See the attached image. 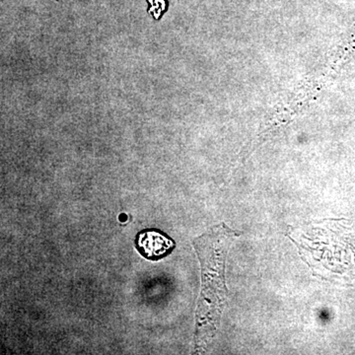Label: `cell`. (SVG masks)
<instances>
[{"mask_svg":"<svg viewBox=\"0 0 355 355\" xmlns=\"http://www.w3.org/2000/svg\"><path fill=\"white\" fill-rule=\"evenodd\" d=\"M137 245L146 258L157 261L173 251L175 243L169 237L156 230L142 231L137 235Z\"/></svg>","mask_w":355,"mask_h":355,"instance_id":"cell-2","label":"cell"},{"mask_svg":"<svg viewBox=\"0 0 355 355\" xmlns=\"http://www.w3.org/2000/svg\"><path fill=\"white\" fill-rule=\"evenodd\" d=\"M237 235H239L238 232L222 223L193 240V245L202 268V291L196 315L197 352L207 349L218 330L228 295L226 254L231 241Z\"/></svg>","mask_w":355,"mask_h":355,"instance_id":"cell-1","label":"cell"},{"mask_svg":"<svg viewBox=\"0 0 355 355\" xmlns=\"http://www.w3.org/2000/svg\"><path fill=\"white\" fill-rule=\"evenodd\" d=\"M148 13L154 19L159 20L167 9V0H148Z\"/></svg>","mask_w":355,"mask_h":355,"instance_id":"cell-3","label":"cell"}]
</instances>
